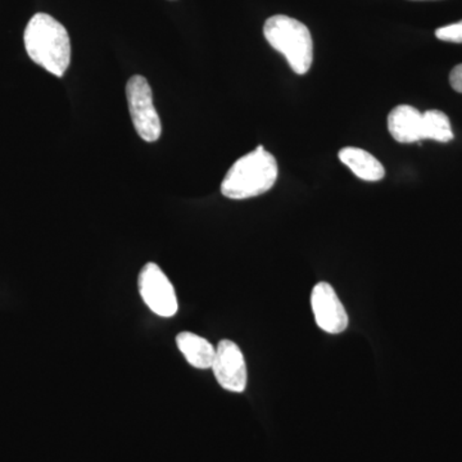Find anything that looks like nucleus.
I'll return each mask as SVG.
<instances>
[{
	"label": "nucleus",
	"instance_id": "nucleus-13",
	"mask_svg": "<svg viewBox=\"0 0 462 462\" xmlns=\"http://www.w3.org/2000/svg\"><path fill=\"white\" fill-rule=\"evenodd\" d=\"M449 84H451L452 89L462 93V65L456 66L449 74Z\"/></svg>",
	"mask_w": 462,
	"mask_h": 462
},
{
	"label": "nucleus",
	"instance_id": "nucleus-9",
	"mask_svg": "<svg viewBox=\"0 0 462 462\" xmlns=\"http://www.w3.org/2000/svg\"><path fill=\"white\" fill-rule=\"evenodd\" d=\"M176 346L191 366L200 370L211 369L216 348L208 340L190 331H182L176 337Z\"/></svg>",
	"mask_w": 462,
	"mask_h": 462
},
{
	"label": "nucleus",
	"instance_id": "nucleus-6",
	"mask_svg": "<svg viewBox=\"0 0 462 462\" xmlns=\"http://www.w3.org/2000/svg\"><path fill=\"white\" fill-rule=\"evenodd\" d=\"M214 375L225 391L243 393L247 388L248 373L245 356L236 343L223 339L216 346Z\"/></svg>",
	"mask_w": 462,
	"mask_h": 462
},
{
	"label": "nucleus",
	"instance_id": "nucleus-11",
	"mask_svg": "<svg viewBox=\"0 0 462 462\" xmlns=\"http://www.w3.org/2000/svg\"><path fill=\"white\" fill-rule=\"evenodd\" d=\"M425 139L439 143H448L454 139L451 123L445 112L431 109L422 114V141Z\"/></svg>",
	"mask_w": 462,
	"mask_h": 462
},
{
	"label": "nucleus",
	"instance_id": "nucleus-5",
	"mask_svg": "<svg viewBox=\"0 0 462 462\" xmlns=\"http://www.w3.org/2000/svg\"><path fill=\"white\" fill-rule=\"evenodd\" d=\"M139 293L152 312L161 318H172L178 312L175 288L157 263L143 266L138 278Z\"/></svg>",
	"mask_w": 462,
	"mask_h": 462
},
{
	"label": "nucleus",
	"instance_id": "nucleus-12",
	"mask_svg": "<svg viewBox=\"0 0 462 462\" xmlns=\"http://www.w3.org/2000/svg\"><path fill=\"white\" fill-rule=\"evenodd\" d=\"M436 36L439 41L448 42H462V20L458 23H452V25H447L437 29Z\"/></svg>",
	"mask_w": 462,
	"mask_h": 462
},
{
	"label": "nucleus",
	"instance_id": "nucleus-7",
	"mask_svg": "<svg viewBox=\"0 0 462 462\" xmlns=\"http://www.w3.org/2000/svg\"><path fill=\"white\" fill-rule=\"evenodd\" d=\"M311 307L316 324L321 330L329 334H340L348 327V315L345 306L328 282L315 285L311 294Z\"/></svg>",
	"mask_w": 462,
	"mask_h": 462
},
{
	"label": "nucleus",
	"instance_id": "nucleus-3",
	"mask_svg": "<svg viewBox=\"0 0 462 462\" xmlns=\"http://www.w3.org/2000/svg\"><path fill=\"white\" fill-rule=\"evenodd\" d=\"M263 35L273 50L285 57L296 74L305 75L310 71L314 60V42L305 23L276 14L264 23Z\"/></svg>",
	"mask_w": 462,
	"mask_h": 462
},
{
	"label": "nucleus",
	"instance_id": "nucleus-4",
	"mask_svg": "<svg viewBox=\"0 0 462 462\" xmlns=\"http://www.w3.org/2000/svg\"><path fill=\"white\" fill-rule=\"evenodd\" d=\"M126 98L136 133L143 141L157 142L162 133L160 116L153 103L151 85L141 75L133 76L126 84Z\"/></svg>",
	"mask_w": 462,
	"mask_h": 462
},
{
	"label": "nucleus",
	"instance_id": "nucleus-1",
	"mask_svg": "<svg viewBox=\"0 0 462 462\" xmlns=\"http://www.w3.org/2000/svg\"><path fill=\"white\" fill-rule=\"evenodd\" d=\"M27 54L36 65L62 78L71 62V42L62 23L47 14H36L23 35Z\"/></svg>",
	"mask_w": 462,
	"mask_h": 462
},
{
	"label": "nucleus",
	"instance_id": "nucleus-2",
	"mask_svg": "<svg viewBox=\"0 0 462 462\" xmlns=\"http://www.w3.org/2000/svg\"><path fill=\"white\" fill-rule=\"evenodd\" d=\"M279 175L275 157L258 145L230 167L221 184V193L230 199H248L266 193Z\"/></svg>",
	"mask_w": 462,
	"mask_h": 462
},
{
	"label": "nucleus",
	"instance_id": "nucleus-10",
	"mask_svg": "<svg viewBox=\"0 0 462 462\" xmlns=\"http://www.w3.org/2000/svg\"><path fill=\"white\" fill-rule=\"evenodd\" d=\"M339 160L357 178L365 181H379L384 178L385 170L380 161L376 160L369 152L364 149L346 147L343 148L338 153Z\"/></svg>",
	"mask_w": 462,
	"mask_h": 462
},
{
	"label": "nucleus",
	"instance_id": "nucleus-8",
	"mask_svg": "<svg viewBox=\"0 0 462 462\" xmlns=\"http://www.w3.org/2000/svg\"><path fill=\"white\" fill-rule=\"evenodd\" d=\"M388 130L394 141L411 144L422 141V114L409 105L392 109L388 116Z\"/></svg>",
	"mask_w": 462,
	"mask_h": 462
}]
</instances>
